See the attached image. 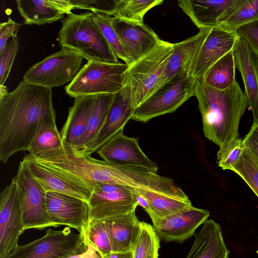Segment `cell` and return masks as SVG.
I'll return each instance as SVG.
<instances>
[{
    "mask_svg": "<svg viewBox=\"0 0 258 258\" xmlns=\"http://www.w3.org/2000/svg\"><path fill=\"white\" fill-rule=\"evenodd\" d=\"M51 88L23 81L0 98V160L28 151L39 125L55 123Z\"/></svg>",
    "mask_w": 258,
    "mask_h": 258,
    "instance_id": "cell-1",
    "label": "cell"
},
{
    "mask_svg": "<svg viewBox=\"0 0 258 258\" xmlns=\"http://www.w3.org/2000/svg\"><path fill=\"white\" fill-rule=\"evenodd\" d=\"M197 98L205 136L220 149L238 138L240 119L248 106L245 95L236 81L230 88L220 90L195 81Z\"/></svg>",
    "mask_w": 258,
    "mask_h": 258,
    "instance_id": "cell-2",
    "label": "cell"
},
{
    "mask_svg": "<svg viewBox=\"0 0 258 258\" xmlns=\"http://www.w3.org/2000/svg\"><path fill=\"white\" fill-rule=\"evenodd\" d=\"M94 16L93 13L89 12L68 15L62 20V26L58 32L60 46L75 51L88 61L119 62Z\"/></svg>",
    "mask_w": 258,
    "mask_h": 258,
    "instance_id": "cell-3",
    "label": "cell"
},
{
    "mask_svg": "<svg viewBox=\"0 0 258 258\" xmlns=\"http://www.w3.org/2000/svg\"><path fill=\"white\" fill-rule=\"evenodd\" d=\"M174 50V43L160 40L149 53L129 66L124 83L136 109L155 91Z\"/></svg>",
    "mask_w": 258,
    "mask_h": 258,
    "instance_id": "cell-4",
    "label": "cell"
},
{
    "mask_svg": "<svg viewBox=\"0 0 258 258\" xmlns=\"http://www.w3.org/2000/svg\"><path fill=\"white\" fill-rule=\"evenodd\" d=\"M129 66L88 61L64 89L75 98L100 94H115L122 88Z\"/></svg>",
    "mask_w": 258,
    "mask_h": 258,
    "instance_id": "cell-5",
    "label": "cell"
},
{
    "mask_svg": "<svg viewBox=\"0 0 258 258\" xmlns=\"http://www.w3.org/2000/svg\"><path fill=\"white\" fill-rule=\"evenodd\" d=\"M12 181L17 186L24 230L57 227L47 212L46 191L23 161H20L17 173Z\"/></svg>",
    "mask_w": 258,
    "mask_h": 258,
    "instance_id": "cell-6",
    "label": "cell"
},
{
    "mask_svg": "<svg viewBox=\"0 0 258 258\" xmlns=\"http://www.w3.org/2000/svg\"><path fill=\"white\" fill-rule=\"evenodd\" d=\"M87 244L83 235L66 227L46 230L42 237L17 246L4 258H67L84 251Z\"/></svg>",
    "mask_w": 258,
    "mask_h": 258,
    "instance_id": "cell-7",
    "label": "cell"
},
{
    "mask_svg": "<svg viewBox=\"0 0 258 258\" xmlns=\"http://www.w3.org/2000/svg\"><path fill=\"white\" fill-rule=\"evenodd\" d=\"M195 80L180 74L156 90L135 110L132 119L147 122L158 116L174 112L194 96Z\"/></svg>",
    "mask_w": 258,
    "mask_h": 258,
    "instance_id": "cell-8",
    "label": "cell"
},
{
    "mask_svg": "<svg viewBox=\"0 0 258 258\" xmlns=\"http://www.w3.org/2000/svg\"><path fill=\"white\" fill-rule=\"evenodd\" d=\"M83 57L67 48L34 64L24 74L25 82L51 88L71 82L80 70Z\"/></svg>",
    "mask_w": 258,
    "mask_h": 258,
    "instance_id": "cell-9",
    "label": "cell"
},
{
    "mask_svg": "<svg viewBox=\"0 0 258 258\" xmlns=\"http://www.w3.org/2000/svg\"><path fill=\"white\" fill-rule=\"evenodd\" d=\"M88 204L89 222L130 213L136 210L138 206L135 195L130 187L108 183L95 187Z\"/></svg>",
    "mask_w": 258,
    "mask_h": 258,
    "instance_id": "cell-10",
    "label": "cell"
},
{
    "mask_svg": "<svg viewBox=\"0 0 258 258\" xmlns=\"http://www.w3.org/2000/svg\"><path fill=\"white\" fill-rule=\"evenodd\" d=\"M24 231L17 186L11 181L0 194V258L19 245V238Z\"/></svg>",
    "mask_w": 258,
    "mask_h": 258,
    "instance_id": "cell-11",
    "label": "cell"
},
{
    "mask_svg": "<svg viewBox=\"0 0 258 258\" xmlns=\"http://www.w3.org/2000/svg\"><path fill=\"white\" fill-rule=\"evenodd\" d=\"M48 213L57 227L65 225L77 230L85 237L89 222V206L86 201L56 192H46Z\"/></svg>",
    "mask_w": 258,
    "mask_h": 258,
    "instance_id": "cell-12",
    "label": "cell"
},
{
    "mask_svg": "<svg viewBox=\"0 0 258 258\" xmlns=\"http://www.w3.org/2000/svg\"><path fill=\"white\" fill-rule=\"evenodd\" d=\"M110 23L116 32L130 66L149 53L161 40L143 23L125 21L111 17Z\"/></svg>",
    "mask_w": 258,
    "mask_h": 258,
    "instance_id": "cell-13",
    "label": "cell"
},
{
    "mask_svg": "<svg viewBox=\"0 0 258 258\" xmlns=\"http://www.w3.org/2000/svg\"><path fill=\"white\" fill-rule=\"evenodd\" d=\"M209 215L208 211L192 206L164 218L153 220V227L160 239L182 243L194 234Z\"/></svg>",
    "mask_w": 258,
    "mask_h": 258,
    "instance_id": "cell-14",
    "label": "cell"
},
{
    "mask_svg": "<svg viewBox=\"0 0 258 258\" xmlns=\"http://www.w3.org/2000/svg\"><path fill=\"white\" fill-rule=\"evenodd\" d=\"M98 155L108 163L117 166H139L155 172L157 165L141 150L138 140L125 136L120 131L103 145Z\"/></svg>",
    "mask_w": 258,
    "mask_h": 258,
    "instance_id": "cell-15",
    "label": "cell"
},
{
    "mask_svg": "<svg viewBox=\"0 0 258 258\" xmlns=\"http://www.w3.org/2000/svg\"><path fill=\"white\" fill-rule=\"evenodd\" d=\"M240 37L237 32L218 27L211 28L192 65L189 76L194 80L202 79L213 64L234 50Z\"/></svg>",
    "mask_w": 258,
    "mask_h": 258,
    "instance_id": "cell-16",
    "label": "cell"
},
{
    "mask_svg": "<svg viewBox=\"0 0 258 258\" xmlns=\"http://www.w3.org/2000/svg\"><path fill=\"white\" fill-rule=\"evenodd\" d=\"M135 110L130 87L124 83L121 90L114 94L105 123L93 143L91 154L97 152L107 141L123 130L127 122L132 119Z\"/></svg>",
    "mask_w": 258,
    "mask_h": 258,
    "instance_id": "cell-17",
    "label": "cell"
},
{
    "mask_svg": "<svg viewBox=\"0 0 258 258\" xmlns=\"http://www.w3.org/2000/svg\"><path fill=\"white\" fill-rule=\"evenodd\" d=\"M233 53L236 68L242 78L248 107L252 111L253 123L258 124V57L241 37Z\"/></svg>",
    "mask_w": 258,
    "mask_h": 258,
    "instance_id": "cell-18",
    "label": "cell"
},
{
    "mask_svg": "<svg viewBox=\"0 0 258 258\" xmlns=\"http://www.w3.org/2000/svg\"><path fill=\"white\" fill-rule=\"evenodd\" d=\"M237 0H181L178 4L198 28L209 29L219 26Z\"/></svg>",
    "mask_w": 258,
    "mask_h": 258,
    "instance_id": "cell-19",
    "label": "cell"
},
{
    "mask_svg": "<svg viewBox=\"0 0 258 258\" xmlns=\"http://www.w3.org/2000/svg\"><path fill=\"white\" fill-rule=\"evenodd\" d=\"M22 161L46 192L71 195L88 203L93 190L87 186L37 162L29 154L26 155Z\"/></svg>",
    "mask_w": 258,
    "mask_h": 258,
    "instance_id": "cell-20",
    "label": "cell"
},
{
    "mask_svg": "<svg viewBox=\"0 0 258 258\" xmlns=\"http://www.w3.org/2000/svg\"><path fill=\"white\" fill-rule=\"evenodd\" d=\"M210 29H201L196 35L174 43L173 52L155 92L180 74L189 75L192 65Z\"/></svg>",
    "mask_w": 258,
    "mask_h": 258,
    "instance_id": "cell-21",
    "label": "cell"
},
{
    "mask_svg": "<svg viewBox=\"0 0 258 258\" xmlns=\"http://www.w3.org/2000/svg\"><path fill=\"white\" fill-rule=\"evenodd\" d=\"M194 235V244L185 258H229V250L219 223L212 219L207 220Z\"/></svg>",
    "mask_w": 258,
    "mask_h": 258,
    "instance_id": "cell-22",
    "label": "cell"
},
{
    "mask_svg": "<svg viewBox=\"0 0 258 258\" xmlns=\"http://www.w3.org/2000/svg\"><path fill=\"white\" fill-rule=\"evenodd\" d=\"M94 95L75 98L61 132L64 147L75 151L83 138L91 113Z\"/></svg>",
    "mask_w": 258,
    "mask_h": 258,
    "instance_id": "cell-23",
    "label": "cell"
},
{
    "mask_svg": "<svg viewBox=\"0 0 258 258\" xmlns=\"http://www.w3.org/2000/svg\"><path fill=\"white\" fill-rule=\"evenodd\" d=\"M103 221L109 231L112 252L133 251L142 226V222L137 218L135 210Z\"/></svg>",
    "mask_w": 258,
    "mask_h": 258,
    "instance_id": "cell-24",
    "label": "cell"
},
{
    "mask_svg": "<svg viewBox=\"0 0 258 258\" xmlns=\"http://www.w3.org/2000/svg\"><path fill=\"white\" fill-rule=\"evenodd\" d=\"M114 94H100L94 95L92 111L85 133L77 149L75 151L70 149L75 154L91 156L93 143L105 123Z\"/></svg>",
    "mask_w": 258,
    "mask_h": 258,
    "instance_id": "cell-25",
    "label": "cell"
},
{
    "mask_svg": "<svg viewBox=\"0 0 258 258\" xmlns=\"http://www.w3.org/2000/svg\"><path fill=\"white\" fill-rule=\"evenodd\" d=\"M16 2L26 24L51 23L61 19L66 14L56 0H17Z\"/></svg>",
    "mask_w": 258,
    "mask_h": 258,
    "instance_id": "cell-26",
    "label": "cell"
},
{
    "mask_svg": "<svg viewBox=\"0 0 258 258\" xmlns=\"http://www.w3.org/2000/svg\"><path fill=\"white\" fill-rule=\"evenodd\" d=\"M130 188L134 192L141 195L147 201L150 209L149 215L152 220L164 218L192 206L189 199H181L149 189Z\"/></svg>",
    "mask_w": 258,
    "mask_h": 258,
    "instance_id": "cell-27",
    "label": "cell"
},
{
    "mask_svg": "<svg viewBox=\"0 0 258 258\" xmlns=\"http://www.w3.org/2000/svg\"><path fill=\"white\" fill-rule=\"evenodd\" d=\"M235 60L233 50L213 64L202 79L208 86L223 90L231 87L235 80Z\"/></svg>",
    "mask_w": 258,
    "mask_h": 258,
    "instance_id": "cell-28",
    "label": "cell"
},
{
    "mask_svg": "<svg viewBox=\"0 0 258 258\" xmlns=\"http://www.w3.org/2000/svg\"><path fill=\"white\" fill-rule=\"evenodd\" d=\"M63 147L61 135L56 123L43 122L39 125L28 151L29 155L36 156L41 153Z\"/></svg>",
    "mask_w": 258,
    "mask_h": 258,
    "instance_id": "cell-29",
    "label": "cell"
},
{
    "mask_svg": "<svg viewBox=\"0 0 258 258\" xmlns=\"http://www.w3.org/2000/svg\"><path fill=\"white\" fill-rule=\"evenodd\" d=\"M258 20V0H237L225 21L218 27L237 32L241 26Z\"/></svg>",
    "mask_w": 258,
    "mask_h": 258,
    "instance_id": "cell-30",
    "label": "cell"
},
{
    "mask_svg": "<svg viewBox=\"0 0 258 258\" xmlns=\"http://www.w3.org/2000/svg\"><path fill=\"white\" fill-rule=\"evenodd\" d=\"M163 2L162 0H116L112 16L125 21L143 23L146 13Z\"/></svg>",
    "mask_w": 258,
    "mask_h": 258,
    "instance_id": "cell-31",
    "label": "cell"
},
{
    "mask_svg": "<svg viewBox=\"0 0 258 258\" xmlns=\"http://www.w3.org/2000/svg\"><path fill=\"white\" fill-rule=\"evenodd\" d=\"M160 240L153 226L142 222L141 232L133 250V258H158Z\"/></svg>",
    "mask_w": 258,
    "mask_h": 258,
    "instance_id": "cell-32",
    "label": "cell"
},
{
    "mask_svg": "<svg viewBox=\"0 0 258 258\" xmlns=\"http://www.w3.org/2000/svg\"><path fill=\"white\" fill-rule=\"evenodd\" d=\"M232 171L244 180L258 197V157L245 147Z\"/></svg>",
    "mask_w": 258,
    "mask_h": 258,
    "instance_id": "cell-33",
    "label": "cell"
},
{
    "mask_svg": "<svg viewBox=\"0 0 258 258\" xmlns=\"http://www.w3.org/2000/svg\"><path fill=\"white\" fill-rule=\"evenodd\" d=\"M86 239V242H89L101 255L113 251L109 231L105 221L90 222Z\"/></svg>",
    "mask_w": 258,
    "mask_h": 258,
    "instance_id": "cell-34",
    "label": "cell"
},
{
    "mask_svg": "<svg viewBox=\"0 0 258 258\" xmlns=\"http://www.w3.org/2000/svg\"><path fill=\"white\" fill-rule=\"evenodd\" d=\"M111 17L105 14L96 13L94 14V18L115 54L118 58L122 59L125 63L128 64L127 57L110 23V18Z\"/></svg>",
    "mask_w": 258,
    "mask_h": 258,
    "instance_id": "cell-35",
    "label": "cell"
},
{
    "mask_svg": "<svg viewBox=\"0 0 258 258\" xmlns=\"http://www.w3.org/2000/svg\"><path fill=\"white\" fill-rule=\"evenodd\" d=\"M244 148L243 140L238 138L226 147L219 149L217 155L218 165L223 170L232 171Z\"/></svg>",
    "mask_w": 258,
    "mask_h": 258,
    "instance_id": "cell-36",
    "label": "cell"
},
{
    "mask_svg": "<svg viewBox=\"0 0 258 258\" xmlns=\"http://www.w3.org/2000/svg\"><path fill=\"white\" fill-rule=\"evenodd\" d=\"M70 10L74 9L90 10L94 14L102 13L112 16L116 1L68 0Z\"/></svg>",
    "mask_w": 258,
    "mask_h": 258,
    "instance_id": "cell-37",
    "label": "cell"
},
{
    "mask_svg": "<svg viewBox=\"0 0 258 258\" xmlns=\"http://www.w3.org/2000/svg\"><path fill=\"white\" fill-rule=\"evenodd\" d=\"M19 48L17 36L12 37L0 53V85H4Z\"/></svg>",
    "mask_w": 258,
    "mask_h": 258,
    "instance_id": "cell-38",
    "label": "cell"
},
{
    "mask_svg": "<svg viewBox=\"0 0 258 258\" xmlns=\"http://www.w3.org/2000/svg\"><path fill=\"white\" fill-rule=\"evenodd\" d=\"M237 33L246 41L251 50L258 57V20L241 26Z\"/></svg>",
    "mask_w": 258,
    "mask_h": 258,
    "instance_id": "cell-39",
    "label": "cell"
},
{
    "mask_svg": "<svg viewBox=\"0 0 258 258\" xmlns=\"http://www.w3.org/2000/svg\"><path fill=\"white\" fill-rule=\"evenodd\" d=\"M22 24L17 23L10 18L8 21L0 24V53H1L11 37L17 36V32Z\"/></svg>",
    "mask_w": 258,
    "mask_h": 258,
    "instance_id": "cell-40",
    "label": "cell"
},
{
    "mask_svg": "<svg viewBox=\"0 0 258 258\" xmlns=\"http://www.w3.org/2000/svg\"><path fill=\"white\" fill-rule=\"evenodd\" d=\"M245 147L248 148L253 154L258 157V124L252 125L243 139Z\"/></svg>",
    "mask_w": 258,
    "mask_h": 258,
    "instance_id": "cell-41",
    "label": "cell"
},
{
    "mask_svg": "<svg viewBox=\"0 0 258 258\" xmlns=\"http://www.w3.org/2000/svg\"><path fill=\"white\" fill-rule=\"evenodd\" d=\"M87 244V248L84 251L67 258H103L101 254L88 241Z\"/></svg>",
    "mask_w": 258,
    "mask_h": 258,
    "instance_id": "cell-42",
    "label": "cell"
},
{
    "mask_svg": "<svg viewBox=\"0 0 258 258\" xmlns=\"http://www.w3.org/2000/svg\"><path fill=\"white\" fill-rule=\"evenodd\" d=\"M103 258H133V252L130 251L127 252H115L110 253L102 255Z\"/></svg>",
    "mask_w": 258,
    "mask_h": 258,
    "instance_id": "cell-43",
    "label": "cell"
},
{
    "mask_svg": "<svg viewBox=\"0 0 258 258\" xmlns=\"http://www.w3.org/2000/svg\"><path fill=\"white\" fill-rule=\"evenodd\" d=\"M133 192L135 195L138 205L142 207L144 210L149 214L150 212V209L147 201L141 195L134 191Z\"/></svg>",
    "mask_w": 258,
    "mask_h": 258,
    "instance_id": "cell-44",
    "label": "cell"
},
{
    "mask_svg": "<svg viewBox=\"0 0 258 258\" xmlns=\"http://www.w3.org/2000/svg\"><path fill=\"white\" fill-rule=\"evenodd\" d=\"M8 93V90L6 86L0 85V98L2 97Z\"/></svg>",
    "mask_w": 258,
    "mask_h": 258,
    "instance_id": "cell-45",
    "label": "cell"
}]
</instances>
